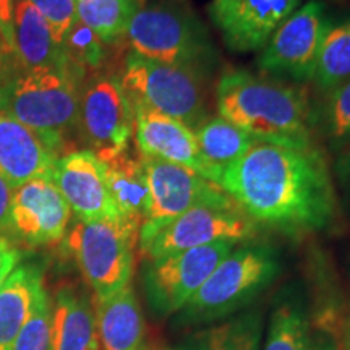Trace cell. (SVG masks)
Instances as JSON below:
<instances>
[{
	"instance_id": "7402d4cb",
	"label": "cell",
	"mask_w": 350,
	"mask_h": 350,
	"mask_svg": "<svg viewBox=\"0 0 350 350\" xmlns=\"http://www.w3.org/2000/svg\"><path fill=\"white\" fill-rule=\"evenodd\" d=\"M42 273L34 265L16 266L0 287V350H12L21 327L44 291Z\"/></svg>"
},
{
	"instance_id": "f1b7e54d",
	"label": "cell",
	"mask_w": 350,
	"mask_h": 350,
	"mask_svg": "<svg viewBox=\"0 0 350 350\" xmlns=\"http://www.w3.org/2000/svg\"><path fill=\"white\" fill-rule=\"evenodd\" d=\"M52 331V304L47 291L39 294L31 314L21 327L18 338L12 345V350H51Z\"/></svg>"
},
{
	"instance_id": "277c9868",
	"label": "cell",
	"mask_w": 350,
	"mask_h": 350,
	"mask_svg": "<svg viewBox=\"0 0 350 350\" xmlns=\"http://www.w3.org/2000/svg\"><path fill=\"white\" fill-rule=\"evenodd\" d=\"M120 85L133 111L144 109L163 113L193 131L206 120V98L195 68L130 54Z\"/></svg>"
},
{
	"instance_id": "83f0119b",
	"label": "cell",
	"mask_w": 350,
	"mask_h": 350,
	"mask_svg": "<svg viewBox=\"0 0 350 350\" xmlns=\"http://www.w3.org/2000/svg\"><path fill=\"white\" fill-rule=\"evenodd\" d=\"M62 47L72 68L80 77L86 68H98L104 60V42L80 20L72 26Z\"/></svg>"
},
{
	"instance_id": "d590c367",
	"label": "cell",
	"mask_w": 350,
	"mask_h": 350,
	"mask_svg": "<svg viewBox=\"0 0 350 350\" xmlns=\"http://www.w3.org/2000/svg\"><path fill=\"white\" fill-rule=\"evenodd\" d=\"M338 174L345 182H350V150L345 151L338 161Z\"/></svg>"
},
{
	"instance_id": "5bb4252c",
	"label": "cell",
	"mask_w": 350,
	"mask_h": 350,
	"mask_svg": "<svg viewBox=\"0 0 350 350\" xmlns=\"http://www.w3.org/2000/svg\"><path fill=\"white\" fill-rule=\"evenodd\" d=\"M52 180L78 221H124L109 193L106 165L90 150L60 156L52 169Z\"/></svg>"
},
{
	"instance_id": "5b68a950",
	"label": "cell",
	"mask_w": 350,
	"mask_h": 350,
	"mask_svg": "<svg viewBox=\"0 0 350 350\" xmlns=\"http://www.w3.org/2000/svg\"><path fill=\"white\" fill-rule=\"evenodd\" d=\"M279 273V261L266 245H243L217 265L198 292L188 300L185 317L193 321L226 317L269 286Z\"/></svg>"
},
{
	"instance_id": "74e56055",
	"label": "cell",
	"mask_w": 350,
	"mask_h": 350,
	"mask_svg": "<svg viewBox=\"0 0 350 350\" xmlns=\"http://www.w3.org/2000/svg\"><path fill=\"white\" fill-rule=\"evenodd\" d=\"M347 350H350V327H349V338H347Z\"/></svg>"
},
{
	"instance_id": "4316f807",
	"label": "cell",
	"mask_w": 350,
	"mask_h": 350,
	"mask_svg": "<svg viewBox=\"0 0 350 350\" xmlns=\"http://www.w3.org/2000/svg\"><path fill=\"white\" fill-rule=\"evenodd\" d=\"M308 323L299 310L281 306L271 318L265 350H313Z\"/></svg>"
},
{
	"instance_id": "9a60e30c",
	"label": "cell",
	"mask_w": 350,
	"mask_h": 350,
	"mask_svg": "<svg viewBox=\"0 0 350 350\" xmlns=\"http://www.w3.org/2000/svg\"><path fill=\"white\" fill-rule=\"evenodd\" d=\"M300 0H214L211 15L230 49L256 51L295 12Z\"/></svg>"
},
{
	"instance_id": "7c38bea8",
	"label": "cell",
	"mask_w": 350,
	"mask_h": 350,
	"mask_svg": "<svg viewBox=\"0 0 350 350\" xmlns=\"http://www.w3.org/2000/svg\"><path fill=\"white\" fill-rule=\"evenodd\" d=\"M329 29L323 3L312 2L292 13L266 44L258 65L261 70L294 80H310L323 38Z\"/></svg>"
},
{
	"instance_id": "3957f363",
	"label": "cell",
	"mask_w": 350,
	"mask_h": 350,
	"mask_svg": "<svg viewBox=\"0 0 350 350\" xmlns=\"http://www.w3.org/2000/svg\"><path fill=\"white\" fill-rule=\"evenodd\" d=\"M78 78L57 70H33L12 77L0 91V109L33 130L59 154L80 122Z\"/></svg>"
},
{
	"instance_id": "836d02e7",
	"label": "cell",
	"mask_w": 350,
	"mask_h": 350,
	"mask_svg": "<svg viewBox=\"0 0 350 350\" xmlns=\"http://www.w3.org/2000/svg\"><path fill=\"white\" fill-rule=\"evenodd\" d=\"M13 196V187L7 180L0 177V229L7 227L8 214H10V204Z\"/></svg>"
},
{
	"instance_id": "44dd1931",
	"label": "cell",
	"mask_w": 350,
	"mask_h": 350,
	"mask_svg": "<svg viewBox=\"0 0 350 350\" xmlns=\"http://www.w3.org/2000/svg\"><path fill=\"white\" fill-rule=\"evenodd\" d=\"M106 180L113 203L124 221L142 229L150 214V188L142 154L126 150L104 163Z\"/></svg>"
},
{
	"instance_id": "e0dca14e",
	"label": "cell",
	"mask_w": 350,
	"mask_h": 350,
	"mask_svg": "<svg viewBox=\"0 0 350 350\" xmlns=\"http://www.w3.org/2000/svg\"><path fill=\"white\" fill-rule=\"evenodd\" d=\"M57 159L59 156L33 130L0 109V177L3 180L16 188L33 178L52 175Z\"/></svg>"
},
{
	"instance_id": "f35d334b",
	"label": "cell",
	"mask_w": 350,
	"mask_h": 350,
	"mask_svg": "<svg viewBox=\"0 0 350 350\" xmlns=\"http://www.w3.org/2000/svg\"><path fill=\"white\" fill-rule=\"evenodd\" d=\"M349 26H350V25H349Z\"/></svg>"
},
{
	"instance_id": "9c48e42d",
	"label": "cell",
	"mask_w": 350,
	"mask_h": 350,
	"mask_svg": "<svg viewBox=\"0 0 350 350\" xmlns=\"http://www.w3.org/2000/svg\"><path fill=\"white\" fill-rule=\"evenodd\" d=\"M142 159L150 188V214L139 229L138 242L148 239L157 229L169 224L172 219L200 204H235L221 187L195 170L157 157L142 156Z\"/></svg>"
},
{
	"instance_id": "ffe728a7",
	"label": "cell",
	"mask_w": 350,
	"mask_h": 350,
	"mask_svg": "<svg viewBox=\"0 0 350 350\" xmlns=\"http://www.w3.org/2000/svg\"><path fill=\"white\" fill-rule=\"evenodd\" d=\"M51 350H100L93 306L72 287L57 292L52 308Z\"/></svg>"
},
{
	"instance_id": "4fadbf2b",
	"label": "cell",
	"mask_w": 350,
	"mask_h": 350,
	"mask_svg": "<svg viewBox=\"0 0 350 350\" xmlns=\"http://www.w3.org/2000/svg\"><path fill=\"white\" fill-rule=\"evenodd\" d=\"M72 209L52 175L13 188L8 224L16 237L31 245H51L64 239Z\"/></svg>"
},
{
	"instance_id": "30bf717a",
	"label": "cell",
	"mask_w": 350,
	"mask_h": 350,
	"mask_svg": "<svg viewBox=\"0 0 350 350\" xmlns=\"http://www.w3.org/2000/svg\"><path fill=\"white\" fill-rule=\"evenodd\" d=\"M78 131L103 163L129 150L135 131V111L119 78H96L86 88L80 99Z\"/></svg>"
},
{
	"instance_id": "cb8c5ba5",
	"label": "cell",
	"mask_w": 350,
	"mask_h": 350,
	"mask_svg": "<svg viewBox=\"0 0 350 350\" xmlns=\"http://www.w3.org/2000/svg\"><path fill=\"white\" fill-rule=\"evenodd\" d=\"M77 16L93 29L104 44L124 36L135 12L137 0H75Z\"/></svg>"
},
{
	"instance_id": "8fae6325",
	"label": "cell",
	"mask_w": 350,
	"mask_h": 350,
	"mask_svg": "<svg viewBox=\"0 0 350 350\" xmlns=\"http://www.w3.org/2000/svg\"><path fill=\"white\" fill-rule=\"evenodd\" d=\"M234 247L235 242H216L150 261L144 287L152 306L163 314L182 310Z\"/></svg>"
},
{
	"instance_id": "2e32d148",
	"label": "cell",
	"mask_w": 350,
	"mask_h": 350,
	"mask_svg": "<svg viewBox=\"0 0 350 350\" xmlns=\"http://www.w3.org/2000/svg\"><path fill=\"white\" fill-rule=\"evenodd\" d=\"M135 142L142 156L157 157L183 165L216 183L219 177L201 154L196 135L182 122L163 113L137 109L135 111Z\"/></svg>"
},
{
	"instance_id": "e575fe53",
	"label": "cell",
	"mask_w": 350,
	"mask_h": 350,
	"mask_svg": "<svg viewBox=\"0 0 350 350\" xmlns=\"http://www.w3.org/2000/svg\"><path fill=\"white\" fill-rule=\"evenodd\" d=\"M13 52L8 49L7 44L3 42L2 36H0V91L5 88V85L10 81L12 73H10V57Z\"/></svg>"
},
{
	"instance_id": "8992f818",
	"label": "cell",
	"mask_w": 350,
	"mask_h": 350,
	"mask_svg": "<svg viewBox=\"0 0 350 350\" xmlns=\"http://www.w3.org/2000/svg\"><path fill=\"white\" fill-rule=\"evenodd\" d=\"M139 229L125 221H78L67 243L96 299L130 286Z\"/></svg>"
},
{
	"instance_id": "f546056e",
	"label": "cell",
	"mask_w": 350,
	"mask_h": 350,
	"mask_svg": "<svg viewBox=\"0 0 350 350\" xmlns=\"http://www.w3.org/2000/svg\"><path fill=\"white\" fill-rule=\"evenodd\" d=\"M49 25L54 39L62 46L72 26L77 23L75 0H28Z\"/></svg>"
},
{
	"instance_id": "d6a6232c",
	"label": "cell",
	"mask_w": 350,
	"mask_h": 350,
	"mask_svg": "<svg viewBox=\"0 0 350 350\" xmlns=\"http://www.w3.org/2000/svg\"><path fill=\"white\" fill-rule=\"evenodd\" d=\"M13 10L15 0H0V36L10 51L13 44Z\"/></svg>"
},
{
	"instance_id": "1f68e13d",
	"label": "cell",
	"mask_w": 350,
	"mask_h": 350,
	"mask_svg": "<svg viewBox=\"0 0 350 350\" xmlns=\"http://www.w3.org/2000/svg\"><path fill=\"white\" fill-rule=\"evenodd\" d=\"M21 253L10 240L0 235V287L7 281L12 271L20 265Z\"/></svg>"
},
{
	"instance_id": "4dcf8cb0",
	"label": "cell",
	"mask_w": 350,
	"mask_h": 350,
	"mask_svg": "<svg viewBox=\"0 0 350 350\" xmlns=\"http://www.w3.org/2000/svg\"><path fill=\"white\" fill-rule=\"evenodd\" d=\"M327 126L334 139L350 137V78L332 93L327 107Z\"/></svg>"
},
{
	"instance_id": "ac0fdd59",
	"label": "cell",
	"mask_w": 350,
	"mask_h": 350,
	"mask_svg": "<svg viewBox=\"0 0 350 350\" xmlns=\"http://www.w3.org/2000/svg\"><path fill=\"white\" fill-rule=\"evenodd\" d=\"M12 51L23 72L57 70L72 73L80 80V75L70 65L64 47L54 39L49 25L28 0H15Z\"/></svg>"
},
{
	"instance_id": "6da1fadb",
	"label": "cell",
	"mask_w": 350,
	"mask_h": 350,
	"mask_svg": "<svg viewBox=\"0 0 350 350\" xmlns=\"http://www.w3.org/2000/svg\"><path fill=\"white\" fill-rule=\"evenodd\" d=\"M219 187L252 221L278 229L318 230L334 216L329 169L313 144L258 143L222 172Z\"/></svg>"
},
{
	"instance_id": "ba28073f",
	"label": "cell",
	"mask_w": 350,
	"mask_h": 350,
	"mask_svg": "<svg viewBox=\"0 0 350 350\" xmlns=\"http://www.w3.org/2000/svg\"><path fill=\"white\" fill-rule=\"evenodd\" d=\"M255 221L232 206L200 204L157 229L148 239L139 240L148 261H157L191 248L216 242H240L255 235Z\"/></svg>"
},
{
	"instance_id": "8d00e7d4",
	"label": "cell",
	"mask_w": 350,
	"mask_h": 350,
	"mask_svg": "<svg viewBox=\"0 0 350 350\" xmlns=\"http://www.w3.org/2000/svg\"><path fill=\"white\" fill-rule=\"evenodd\" d=\"M313 350H338V347H336L334 340L321 339L319 342H314Z\"/></svg>"
},
{
	"instance_id": "603a6c76",
	"label": "cell",
	"mask_w": 350,
	"mask_h": 350,
	"mask_svg": "<svg viewBox=\"0 0 350 350\" xmlns=\"http://www.w3.org/2000/svg\"><path fill=\"white\" fill-rule=\"evenodd\" d=\"M195 135L201 154L217 174L219 183L222 172L229 165L237 163L240 157L260 143L250 133L221 116L204 120L198 129H195Z\"/></svg>"
},
{
	"instance_id": "484cf974",
	"label": "cell",
	"mask_w": 350,
	"mask_h": 350,
	"mask_svg": "<svg viewBox=\"0 0 350 350\" xmlns=\"http://www.w3.org/2000/svg\"><path fill=\"white\" fill-rule=\"evenodd\" d=\"M260 319L247 314L226 325L211 327L180 350H260Z\"/></svg>"
},
{
	"instance_id": "d6986e66",
	"label": "cell",
	"mask_w": 350,
	"mask_h": 350,
	"mask_svg": "<svg viewBox=\"0 0 350 350\" xmlns=\"http://www.w3.org/2000/svg\"><path fill=\"white\" fill-rule=\"evenodd\" d=\"M94 313L100 350H143L144 318L133 287L96 299Z\"/></svg>"
},
{
	"instance_id": "7a4b0ae2",
	"label": "cell",
	"mask_w": 350,
	"mask_h": 350,
	"mask_svg": "<svg viewBox=\"0 0 350 350\" xmlns=\"http://www.w3.org/2000/svg\"><path fill=\"white\" fill-rule=\"evenodd\" d=\"M217 112L260 143L312 146L310 104L305 90L282 86L243 70L227 72L216 90Z\"/></svg>"
},
{
	"instance_id": "52a82bcc",
	"label": "cell",
	"mask_w": 350,
	"mask_h": 350,
	"mask_svg": "<svg viewBox=\"0 0 350 350\" xmlns=\"http://www.w3.org/2000/svg\"><path fill=\"white\" fill-rule=\"evenodd\" d=\"M125 36L133 54L178 67L198 70L209 52L206 34L198 21L175 7L138 8Z\"/></svg>"
},
{
	"instance_id": "d4e9b609",
	"label": "cell",
	"mask_w": 350,
	"mask_h": 350,
	"mask_svg": "<svg viewBox=\"0 0 350 350\" xmlns=\"http://www.w3.org/2000/svg\"><path fill=\"white\" fill-rule=\"evenodd\" d=\"M313 80L321 90H334L350 78V26L329 28L314 62Z\"/></svg>"
}]
</instances>
